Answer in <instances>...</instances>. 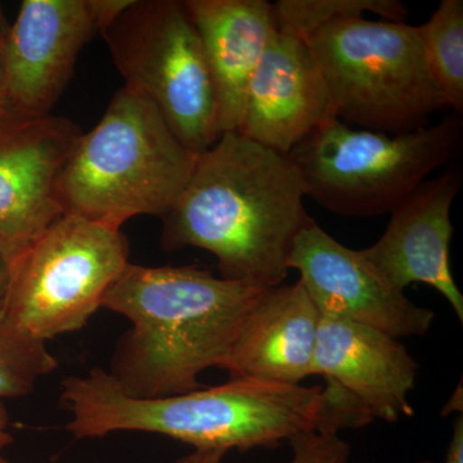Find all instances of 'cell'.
<instances>
[{"instance_id": "cell-1", "label": "cell", "mask_w": 463, "mask_h": 463, "mask_svg": "<svg viewBox=\"0 0 463 463\" xmlns=\"http://www.w3.org/2000/svg\"><path fill=\"white\" fill-rule=\"evenodd\" d=\"M306 183L288 155L222 134L197 155L187 184L161 218L166 251L214 255L222 279L270 288L285 283L295 240L313 218Z\"/></svg>"}, {"instance_id": "cell-2", "label": "cell", "mask_w": 463, "mask_h": 463, "mask_svg": "<svg viewBox=\"0 0 463 463\" xmlns=\"http://www.w3.org/2000/svg\"><path fill=\"white\" fill-rule=\"evenodd\" d=\"M264 289L196 267L128 264L102 301L132 323L116 345L109 373L137 399L203 388L200 374L222 368Z\"/></svg>"}, {"instance_id": "cell-3", "label": "cell", "mask_w": 463, "mask_h": 463, "mask_svg": "<svg viewBox=\"0 0 463 463\" xmlns=\"http://www.w3.org/2000/svg\"><path fill=\"white\" fill-rule=\"evenodd\" d=\"M61 403L76 439L111 432L165 435L194 449L241 452L279 446L304 432H321L325 388L231 379L212 386L155 399L125 394L100 368L62 383Z\"/></svg>"}, {"instance_id": "cell-4", "label": "cell", "mask_w": 463, "mask_h": 463, "mask_svg": "<svg viewBox=\"0 0 463 463\" xmlns=\"http://www.w3.org/2000/svg\"><path fill=\"white\" fill-rule=\"evenodd\" d=\"M196 160L158 109L124 85L99 123L81 134L63 167L65 213L118 230L134 216L161 219L187 184Z\"/></svg>"}, {"instance_id": "cell-5", "label": "cell", "mask_w": 463, "mask_h": 463, "mask_svg": "<svg viewBox=\"0 0 463 463\" xmlns=\"http://www.w3.org/2000/svg\"><path fill=\"white\" fill-rule=\"evenodd\" d=\"M307 42L337 120L386 134L413 132L447 109L432 78L419 26L339 18Z\"/></svg>"}, {"instance_id": "cell-6", "label": "cell", "mask_w": 463, "mask_h": 463, "mask_svg": "<svg viewBox=\"0 0 463 463\" xmlns=\"http://www.w3.org/2000/svg\"><path fill=\"white\" fill-rule=\"evenodd\" d=\"M463 143L462 116L448 112L437 124L386 134L332 118L292 149L310 197L332 214L386 215L435 170L450 165Z\"/></svg>"}, {"instance_id": "cell-7", "label": "cell", "mask_w": 463, "mask_h": 463, "mask_svg": "<svg viewBox=\"0 0 463 463\" xmlns=\"http://www.w3.org/2000/svg\"><path fill=\"white\" fill-rule=\"evenodd\" d=\"M125 87L158 109L194 154L222 136L212 74L196 27L179 0H133L102 30Z\"/></svg>"}, {"instance_id": "cell-8", "label": "cell", "mask_w": 463, "mask_h": 463, "mask_svg": "<svg viewBox=\"0 0 463 463\" xmlns=\"http://www.w3.org/2000/svg\"><path fill=\"white\" fill-rule=\"evenodd\" d=\"M128 264L121 230L65 214L9 267L5 317L43 341L80 330Z\"/></svg>"}, {"instance_id": "cell-9", "label": "cell", "mask_w": 463, "mask_h": 463, "mask_svg": "<svg viewBox=\"0 0 463 463\" xmlns=\"http://www.w3.org/2000/svg\"><path fill=\"white\" fill-rule=\"evenodd\" d=\"M133 0H25L5 41V99L39 118L65 91L84 45Z\"/></svg>"}, {"instance_id": "cell-10", "label": "cell", "mask_w": 463, "mask_h": 463, "mask_svg": "<svg viewBox=\"0 0 463 463\" xmlns=\"http://www.w3.org/2000/svg\"><path fill=\"white\" fill-rule=\"evenodd\" d=\"M81 134L60 116L0 112V257L9 267L66 214L60 178Z\"/></svg>"}, {"instance_id": "cell-11", "label": "cell", "mask_w": 463, "mask_h": 463, "mask_svg": "<svg viewBox=\"0 0 463 463\" xmlns=\"http://www.w3.org/2000/svg\"><path fill=\"white\" fill-rule=\"evenodd\" d=\"M319 315L359 323L394 339L423 336L435 313L414 304L365 259L312 219L298 234L288 259Z\"/></svg>"}, {"instance_id": "cell-12", "label": "cell", "mask_w": 463, "mask_h": 463, "mask_svg": "<svg viewBox=\"0 0 463 463\" xmlns=\"http://www.w3.org/2000/svg\"><path fill=\"white\" fill-rule=\"evenodd\" d=\"M336 118L306 38L274 27L246 90L236 132L288 155L315 130Z\"/></svg>"}, {"instance_id": "cell-13", "label": "cell", "mask_w": 463, "mask_h": 463, "mask_svg": "<svg viewBox=\"0 0 463 463\" xmlns=\"http://www.w3.org/2000/svg\"><path fill=\"white\" fill-rule=\"evenodd\" d=\"M462 184L461 167L450 164L392 210L383 236L362 250L392 288L405 291L413 283H423L437 289L461 323L463 297L450 268V241L455 232L450 210Z\"/></svg>"}, {"instance_id": "cell-14", "label": "cell", "mask_w": 463, "mask_h": 463, "mask_svg": "<svg viewBox=\"0 0 463 463\" xmlns=\"http://www.w3.org/2000/svg\"><path fill=\"white\" fill-rule=\"evenodd\" d=\"M419 364L403 344L383 332L321 316L315 374L336 383L364 404L373 420L412 416L410 394Z\"/></svg>"}, {"instance_id": "cell-15", "label": "cell", "mask_w": 463, "mask_h": 463, "mask_svg": "<svg viewBox=\"0 0 463 463\" xmlns=\"http://www.w3.org/2000/svg\"><path fill=\"white\" fill-rule=\"evenodd\" d=\"M319 321L321 315L300 281L265 288L222 370L231 379L300 385L315 374Z\"/></svg>"}, {"instance_id": "cell-16", "label": "cell", "mask_w": 463, "mask_h": 463, "mask_svg": "<svg viewBox=\"0 0 463 463\" xmlns=\"http://www.w3.org/2000/svg\"><path fill=\"white\" fill-rule=\"evenodd\" d=\"M214 84L221 134L236 132L246 90L272 35L267 0H185Z\"/></svg>"}, {"instance_id": "cell-17", "label": "cell", "mask_w": 463, "mask_h": 463, "mask_svg": "<svg viewBox=\"0 0 463 463\" xmlns=\"http://www.w3.org/2000/svg\"><path fill=\"white\" fill-rule=\"evenodd\" d=\"M432 78L449 112H463V2L441 0L419 26Z\"/></svg>"}, {"instance_id": "cell-18", "label": "cell", "mask_w": 463, "mask_h": 463, "mask_svg": "<svg viewBox=\"0 0 463 463\" xmlns=\"http://www.w3.org/2000/svg\"><path fill=\"white\" fill-rule=\"evenodd\" d=\"M272 5L276 26L301 38L339 18L371 14L404 23L408 17V8L399 0H279Z\"/></svg>"}, {"instance_id": "cell-19", "label": "cell", "mask_w": 463, "mask_h": 463, "mask_svg": "<svg viewBox=\"0 0 463 463\" xmlns=\"http://www.w3.org/2000/svg\"><path fill=\"white\" fill-rule=\"evenodd\" d=\"M57 365L45 341L0 317V399L25 397Z\"/></svg>"}, {"instance_id": "cell-20", "label": "cell", "mask_w": 463, "mask_h": 463, "mask_svg": "<svg viewBox=\"0 0 463 463\" xmlns=\"http://www.w3.org/2000/svg\"><path fill=\"white\" fill-rule=\"evenodd\" d=\"M291 463H350V447L339 435L304 432L289 440Z\"/></svg>"}, {"instance_id": "cell-21", "label": "cell", "mask_w": 463, "mask_h": 463, "mask_svg": "<svg viewBox=\"0 0 463 463\" xmlns=\"http://www.w3.org/2000/svg\"><path fill=\"white\" fill-rule=\"evenodd\" d=\"M9 24L2 5H0V112L7 109V99H5V41L9 32Z\"/></svg>"}, {"instance_id": "cell-22", "label": "cell", "mask_w": 463, "mask_h": 463, "mask_svg": "<svg viewBox=\"0 0 463 463\" xmlns=\"http://www.w3.org/2000/svg\"><path fill=\"white\" fill-rule=\"evenodd\" d=\"M444 463H463V417H457Z\"/></svg>"}, {"instance_id": "cell-23", "label": "cell", "mask_w": 463, "mask_h": 463, "mask_svg": "<svg viewBox=\"0 0 463 463\" xmlns=\"http://www.w3.org/2000/svg\"><path fill=\"white\" fill-rule=\"evenodd\" d=\"M225 453L227 452L218 449H194L175 463H222Z\"/></svg>"}, {"instance_id": "cell-24", "label": "cell", "mask_w": 463, "mask_h": 463, "mask_svg": "<svg viewBox=\"0 0 463 463\" xmlns=\"http://www.w3.org/2000/svg\"><path fill=\"white\" fill-rule=\"evenodd\" d=\"M9 279L11 270L5 259L0 257V317H5V304H7Z\"/></svg>"}, {"instance_id": "cell-25", "label": "cell", "mask_w": 463, "mask_h": 463, "mask_svg": "<svg viewBox=\"0 0 463 463\" xmlns=\"http://www.w3.org/2000/svg\"><path fill=\"white\" fill-rule=\"evenodd\" d=\"M9 417L5 404L0 402V450L5 449L9 444L14 443V437L8 430Z\"/></svg>"}, {"instance_id": "cell-26", "label": "cell", "mask_w": 463, "mask_h": 463, "mask_svg": "<svg viewBox=\"0 0 463 463\" xmlns=\"http://www.w3.org/2000/svg\"><path fill=\"white\" fill-rule=\"evenodd\" d=\"M0 463H9L7 459L3 458V457H0Z\"/></svg>"}, {"instance_id": "cell-27", "label": "cell", "mask_w": 463, "mask_h": 463, "mask_svg": "<svg viewBox=\"0 0 463 463\" xmlns=\"http://www.w3.org/2000/svg\"><path fill=\"white\" fill-rule=\"evenodd\" d=\"M420 463H432L430 461H422V462H420Z\"/></svg>"}]
</instances>
